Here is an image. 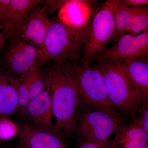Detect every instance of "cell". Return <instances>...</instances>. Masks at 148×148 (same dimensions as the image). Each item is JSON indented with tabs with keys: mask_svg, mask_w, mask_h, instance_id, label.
I'll return each instance as SVG.
<instances>
[{
	"mask_svg": "<svg viewBox=\"0 0 148 148\" xmlns=\"http://www.w3.org/2000/svg\"><path fill=\"white\" fill-rule=\"evenodd\" d=\"M47 86L51 95L56 131L68 137L75 128L82 98L72 69L71 62L49 61L46 67Z\"/></svg>",
	"mask_w": 148,
	"mask_h": 148,
	"instance_id": "6da1fadb",
	"label": "cell"
},
{
	"mask_svg": "<svg viewBox=\"0 0 148 148\" xmlns=\"http://www.w3.org/2000/svg\"><path fill=\"white\" fill-rule=\"evenodd\" d=\"M96 66L103 75L114 107L131 119L137 118L138 110L148 100L133 84L123 66L100 59Z\"/></svg>",
	"mask_w": 148,
	"mask_h": 148,
	"instance_id": "7a4b0ae2",
	"label": "cell"
},
{
	"mask_svg": "<svg viewBox=\"0 0 148 148\" xmlns=\"http://www.w3.org/2000/svg\"><path fill=\"white\" fill-rule=\"evenodd\" d=\"M80 110L77 127L80 142H92L110 148V136L128 122V117L114 108L82 105Z\"/></svg>",
	"mask_w": 148,
	"mask_h": 148,
	"instance_id": "3957f363",
	"label": "cell"
},
{
	"mask_svg": "<svg viewBox=\"0 0 148 148\" xmlns=\"http://www.w3.org/2000/svg\"><path fill=\"white\" fill-rule=\"evenodd\" d=\"M88 31L73 30L52 20L41 49L47 62L80 61Z\"/></svg>",
	"mask_w": 148,
	"mask_h": 148,
	"instance_id": "277c9868",
	"label": "cell"
},
{
	"mask_svg": "<svg viewBox=\"0 0 148 148\" xmlns=\"http://www.w3.org/2000/svg\"><path fill=\"white\" fill-rule=\"evenodd\" d=\"M120 1H106L92 16L81 58L83 65H90L115 36V13Z\"/></svg>",
	"mask_w": 148,
	"mask_h": 148,
	"instance_id": "5b68a950",
	"label": "cell"
},
{
	"mask_svg": "<svg viewBox=\"0 0 148 148\" xmlns=\"http://www.w3.org/2000/svg\"><path fill=\"white\" fill-rule=\"evenodd\" d=\"M47 63L39 49L19 37L7 40L0 53V71L14 77L31 73Z\"/></svg>",
	"mask_w": 148,
	"mask_h": 148,
	"instance_id": "8992f818",
	"label": "cell"
},
{
	"mask_svg": "<svg viewBox=\"0 0 148 148\" xmlns=\"http://www.w3.org/2000/svg\"><path fill=\"white\" fill-rule=\"evenodd\" d=\"M72 69L80 93L82 105L97 108H115L108 95L103 75L96 65H83L72 62Z\"/></svg>",
	"mask_w": 148,
	"mask_h": 148,
	"instance_id": "52a82bcc",
	"label": "cell"
},
{
	"mask_svg": "<svg viewBox=\"0 0 148 148\" xmlns=\"http://www.w3.org/2000/svg\"><path fill=\"white\" fill-rule=\"evenodd\" d=\"M148 54V31L138 35L126 34L120 37L117 42L106 48L99 55L104 59L118 64L141 59Z\"/></svg>",
	"mask_w": 148,
	"mask_h": 148,
	"instance_id": "ba28073f",
	"label": "cell"
},
{
	"mask_svg": "<svg viewBox=\"0 0 148 148\" xmlns=\"http://www.w3.org/2000/svg\"><path fill=\"white\" fill-rule=\"evenodd\" d=\"M44 2L42 0H0V24L6 32L7 40L18 37L29 13Z\"/></svg>",
	"mask_w": 148,
	"mask_h": 148,
	"instance_id": "9c48e42d",
	"label": "cell"
},
{
	"mask_svg": "<svg viewBox=\"0 0 148 148\" xmlns=\"http://www.w3.org/2000/svg\"><path fill=\"white\" fill-rule=\"evenodd\" d=\"M94 1L67 0L58 11L57 18L66 27L76 31L88 29L93 16Z\"/></svg>",
	"mask_w": 148,
	"mask_h": 148,
	"instance_id": "30bf717a",
	"label": "cell"
},
{
	"mask_svg": "<svg viewBox=\"0 0 148 148\" xmlns=\"http://www.w3.org/2000/svg\"><path fill=\"white\" fill-rule=\"evenodd\" d=\"M21 144L28 148H69L56 132L29 123L18 124Z\"/></svg>",
	"mask_w": 148,
	"mask_h": 148,
	"instance_id": "8fae6325",
	"label": "cell"
},
{
	"mask_svg": "<svg viewBox=\"0 0 148 148\" xmlns=\"http://www.w3.org/2000/svg\"><path fill=\"white\" fill-rule=\"evenodd\" d=\"M51 21L43 7L38 6L27 16L18 37L41 50Z\"/></svg>",
	"mask_w": 148,
	"mask_h": 148,
	"instance_id": "7c38bea8",
	"label": "cell"
},
{
	"mask_svg": "<svg viewBox=\"0 0 148 148\" xmlns=\"http://www.w3.org/2000/svg\"><path fill=\"white\" fill-rule=\"evenodd\" d=\"M22 115L30 120L33 124L56 131L52 123L53 116L51 95L47 88L30 100Z\"/></svg>",
	"mask_w": 148,
	"mask_h": 148,
	"instance_id": "4fadbf2b",
	"label": "cell"
},
{
	"mask_svg": "<svg viewBox=\"0 0 148 148\" xmlns=\"http://www.w3.org/2000/svg\"><path fill=\"white\" fill-rule=\"evenodd\" d=\"M114 135L110 148H140L148 145V133L140 126L137 118L123 125Z\"/></svg>",
	"mask_w": 148,
	"mask_h": 148,
	"instance_id": "5bb4252c",
	"label": "cell"
},
{
	"mask_svg": "<svg viewBox=\"0 0 148 148\" xmlns=\"http://www.w3.org/2000/svg\"><path fill=\"white\" fill-rule=\"evenodd\" d=\"M18 77L0 71V118L8 117L18 111Z\"/></svg>",
	"mask_w": 148,
	"mask_h": 148,
	"instance_id": "9a60e30c",
	"label": "cell"
},
{
	"mask_svg": "<svg viewBox=\"0 0 148 148\" xmlns=\"http://www.w3.org/2000/svg\"><path fill=\"white\" fill-rule=\"evenodd\" d=\"M122 65L130 78L145 98L148 100V62L143 58L127 61Z\"/></svg>",
	"mask_w": 148,
	"mask_h": 148,
	"instance_id": "2e32d148",
	"label": "cell"
},
{
	"mask_svg": "<svg viewBox=\"0 0 148 148\" xmlns=\"http://www.w3.org/2000/svg\"><path fill=\"white\" fill-rule=\"evenodd\" d=\"M142 8L128 7L123 5L120 1L115 13V36H117L120 38L127 32L130 25Z\"/></svg>",
	"mask_w": 148,
	"mask_h": 148,
	"instance_id": "e0dca14e",
	"label": "cell"
},
{
	"mask_svg": "<svg viewBox=\"0 0 148 148\" xmlns=\"http://www.w3.org/2000/svg\"><path fill=\"white\" fill-rule=\"evenodd\" d=\"M33 73L22 76L18 77L17 88L18 111L21 115L23 114L27 104L31 100L30 86L31 76Z\"/></svg>",
	"mask_w": 148,
	"mask_h": 148,
	"instance_id": "ac0fdd59",
	"label": "cell"
},
{
	"mask_svg": "<svg viewBox=\"0 0 148 148\" xmlns=\"http://www.w3.org/2000/svg\"><path fill=\"white\" fill-rule=\"evenodd\" d=\"M47 75L45 68H40L33 72L30 86V99L36 97L47 88Z\"/></svg>",
	"mask_w": 148,
	"mask_h": 148,
	"instance_id": "d6986e66",
	"label": "cell"
},
{
	"mask_svg": "<svg viewBox=\"0 0 148 148\" xmlns=\"http://www.w3.org/2000/svg\"><path fill=\"white\" fill-rule=\"evenodd\" d=\"M148 31V8H142L128 27L127 32L130 34H139Z\"/></svg>",
	"mask_w": 148,
	"mask_h": 148,
	"instance_id": "ffe728a7",
	"label": "cell"
},
{
	"mask_svg": "<svg viewBox=\"0 0 148 148\" xmlns=\"http://www.w3.org/2000/svg\"><path fill=\"white\" fill-rule=\"evenodd\" d=\"M18 124L8 117L0 118V140L8 141L18 135Z\"/></svg>",
	"mask_w": 148,
	"mask_h": 148,
	"instance_id": "44dd1931",
	"label": "cell"
},
{
	"mask_svg": "<svg viewBox=\"0 0 148 148\" xmlns=\"http://www.w3.org/2000/svg\"><path fill=\"white\" fill-rule=\"evenodd\" d=\"M139 117L137 118L138 123L148 133V101L144 102L138 110Z\"/></svg>",
	"mask_w": 148,
	"mask_h": 148,
	"instance_id": "7402d4cb",
	"label": "cell"
},
{
	"mask_svg": "<svg viewBox=\"0 0 148 148\" xmlns=\"http://www.w3.org/2000/svg\"><path fill=\"white\" fill-rule=\"evenodd\" d=\"M66 1H44L43 8L48 15L58 12Z\"/></svg>",
	"mask_w": 148,
	"mask_h": 148,
	"instance_id": "603a6c76",
	"label": "cell"
},
{
	"mask_svg": "<svg viewBox=\"0 0 148 148\" xmlns=\"http://www.w3.org/2000/svg\"><path fill=\"white\" fill-rule=\"evenodd\" d=\"M120 1L125 6L131 8L145 7L148 4V0H122Z\"/></svg>",
	"mask_w": 148,
	"mask_h": 148,
	"instance_id": "cb8c5ba5",
	"label": "cell"
},
{
	"mask_svg": "<svg viewBox=\"0 0 148 148\" xmlns=\"http://www.w3.org/2000/svg\"><path fill=\"white\" fill-rule=\"evenodd\" d=\"M77 148H110L89 141L80 142Z\"/></svg>",
	"mask_w": 148,
	"mask_h": 148,
	"instance_id": "d4e9b609",
	"label": "cell"
},
{
	"mask_svg": "<svg viewBox=\"0 0 148 148\" xmlns=\"http://www.w3.org/2000/svg\"><path fill=\"white\" fill-rule=\"evenodd\" d=\"M7 40L6 32L4 30L0 31V53L3 48Z\"/></svg>",
	"mask_w": 148,
	"mask_h": 148,
	"instance_id": "484cf974",
	"label": "cell"
},
{
	"mask_svg": "<svg viewBox=\"0 0 148 148\" xmlns=\"http://www.w3.org/2000/svg\"><path fill=\"white\" fill-rule=\"evenodd\" d=\"M18 148H27V147H25V146L23 145H22L21 144H20L19 145V146H18Z\"/></svg>",
	"mask_w": 148,
	"mask_h": 148,
	"instance_id": "4316f807",
	"label": "cell"
},
{
	"mask_svg": "<svg viewBox=\"0 0 148 148\" xmlns=\"http://www.w3.org/2000/svg\"><path fill=\"white\" fill-rule=\"evenodd\" d=\"M3 30V27L1 25V24H0V31H2V30Z\"/></svg>",
	"mask_w": 148,
	"mask_h": 148,
	"instance_id": "83f0119b",
	"label": "cell"
},
{
	"mask_svg": "<svg viewBox=\"0 0 148 148\" xmlns=\"http://www.w3.org/2000/svg\"><path fill=\"white\" fill-rule=\"evenodd\" d=\"M140 148H148V145H147L144 146V147H141Z\"/></svg>",
	"mask_w": 148,
	"mask_h": 148,
	"instance_id": "f1b7e54d",
	"label": "cell"
}]
</instances>
